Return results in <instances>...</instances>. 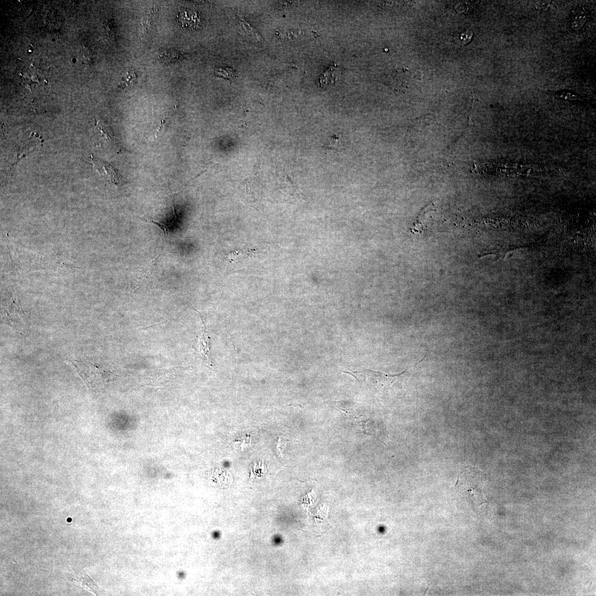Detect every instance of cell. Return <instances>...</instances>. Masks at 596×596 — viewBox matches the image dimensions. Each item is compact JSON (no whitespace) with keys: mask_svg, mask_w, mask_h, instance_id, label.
<instances>
[{"mask_svg":"<svg viewBox=\"0 0 596 596\" xmlns=\"http://www.w3.org/2000/svg\"><path fill=\"white\" fill-rule=\"evenodd\" d=\"M406 369L405 371L400 374L395 375H388L381 372L372 371H368V372L373 377L376 378L378 382L381 383L383 386L388 387H391L394 384L399 382L400 379L404 378L406 376L405 374L408 372V369Z\"/></svg>","mask_w":596,"mask_h":596,"instance_id":"7","label":"cell"},{"mask_svg":"<svg viewBox=\"0 0 596 596\" xmlns=\"http://www.w3.org/2000/svg\"><path fill=\"white\" fill-rule=\"evenodd\" d=\"M341 69L338 65H331L319 77V85L321 88H328L334 86L336 82L340 79Z\"/></svg>","mask_w":596,"mask_h":596,"instance_id":"6","label":"cell"},{"mask_svg":"<svg viewBox=\"0 0 596 596\" xmlns=\"http://www.w3.org/2000/svg\"><path fill=\"white\" fill-rule=\"evenodd\" d=\"M73 573L66 575L65 579L73 583L81 589H85L96 595L98 593V586L84 571H79L73 569Z\"/></svg>","mask_w":596,"mask_h":596,"instance_id":"4","label":"cell"},{"mask_svg":"<svg viewBox=\"0 0 596 596\" xmlns=\"http://www.w3.org/2000/svg\"><path fill=\"white\" fill-rule=\"evenodd\" d=\"M386 83L397 90H403L410 86L412 75L406 69H396L388 73L385 76Z\"/></svg>","mask_w":596,"mask_h":596,"instance_id":"2","label":"cell"},{"mask_svg":"<svg viewBox=\"0 0 596 596\" xmlns=\"http://www.w3.org/2000/svg\"><path fill=\"white\" fill-rule=\"evenodd\" d=\"M339 141L340 137L338 135H333L331 137L329 142L326 144L325 147L328 150H336L339 146Z\"/></svg>","mask_w":596,"mask_h":596,"instance_id":"15","label":"cell"},{"mask_svg":"<svg viewBox=\"0 0 596 596\" xmlns=\"http://www.w3.org/2000/svg\"><path fill=\"white\" fill-rule=\"evenodd\" d=\"M216 75L226 79L233 80L235 77V70L229 68H217L215 70Z\"/></svg>","mask_w":596,"mask_h":596,"instance_id":"14","label":"cell"},{"mask_svg":"<svg viewBox=\"0 0 596 596\" xmlns=\"http://www.w3.org/2000/svg\"><path fill=\"white\" fill-rule=\"evenodd\" d=\"M486 476L479 469L471 466L464 467L458 475L455 488L461 494L474 501H485L482 492Z\"/></svg>","mask_w":596,"mask_h":596,"instance_id":"1","label":"cell"},{"mask_svg":"<svg viewBox=\"0 0 596 596\" xmlns=\"http://www.w3.org/2000/svg\"><path fill=\"white\" fill-rule=\"evenodd\" d=\"M136 79V75L134 73L129 72L124 78L123 79L121 84V87L125 88L128 87L130 85H131L132 82Z\"/></svg>","mask_w":596,"mask_h":596,"instance_id":"16","label":"cell"},{"mask_svg":"<svg viewBox=\"0 0 596 596\" xmlns=\"http://www.w3.org/2000/svg\"><path fill=\"white\" fill-rule=\"evenodd\" d=\"M179 20L185 28H191L192 30L200 28L203 25L202 18L198 11L194 9H185L179 14Z\"/></svg>","mask_w":596,"mask_h":596,"instance_id":"5","label":"cell"},{"mask_svg":"<svg viewBox=\"0 0 596 596\" xmlns=\"http://www.w3.org/2000/svg\"><path fill=\"white\" fill-rule=\"evenodd\" d=\"M202 321V320H201ZM203 327V332L201 337L199 338L198 343V348L199 352L203 355V358L210 366L212 367V362L210 358V352L209 349V338L208 335L207 331H206V327L205 326L202 321Z\"/></svg>","mask_w":596,"mask_h":596,"instance_id":"9","label":"cell"},{"mask_svg":"<svg viewBox=\"0 0 596 596\" xmlns=\"http://www.w3.org/2000/svg\"><path fill=\"white\" fill-rule=\"evenodd\" d=\"M473 36V32L470 30H460L455 33L454 40L460 44L466 45L472 40Z\"/></svg>","mask_w":596,"mask_h":596,"instance_id":"13","label":"cell"},{"mask_svg":"<svg viewBox=\"0 0 596 596\" xmlns=\"http://www.w3.org/2000/svg\"><path fill=\"white\" fill-rule=\"evenodd\" d=\"M574 11V13L571 18V27L574 30L578 31L582 28L587 20V16L585 11L581 10V8Z\"/></svg>","mask_w":596,"mask_h":596,"instance_id":"12","label":"cell"},{"mask_svg":"<svg viewBox=\"0 0 596 596\" xmlns=\"http://www.w3.org/2000/svg\"><path fill=\"white\" fill-rule=\"evenodd\" d=\"M156 7L152 6L148 8L147 11L142 19L141 22L142 30L143 32H148L152 25L155 17Z\"/></svg>","mask_w":596,"mask_h":596,"instance_id":"11","label":"cell"},{"mask_svg":"<svg viewBox=\"0 0 596 596\" xmlns=\"http://www.w3.org/2000/svg\"><path fill=\"white\" fill-rule=\"evenodd\" d=\"M549 4V3L547 2H545H545H540L537 3V7L538 8H539L540 9H546L548 7Z\"/></svg>","mask_w":596,"mask_h":596,"instance_id":"17","label":"cell"},{"mask_svg":"<svg viewBox=\"0 0 596 596\" xmlns=\"http://www.w3.org/2000/svg\"><path fill=\"white\" fill-rule=\"evenodd\" d=\"M259 172V167L255 166L252 175L247 177L242 182L245 194L254 200L260 197L262 191V180Z\"/></svg>","mask_w":596,"mask_h":596,"instance_id":"3","label":"cell"},{"mask_svg":"<svg viewBox=\"0 0 596 596\" xmlns=\"http://www.w3.org/2000/svg\"><path fill=\"white\" fill-rule=\"evenodd\" d=\"M96 162L101 167V169H96L99 172V174L104 175V174L108 177L109 180L112 181L114 184L118 185V184L123 183V181L118 176L117 172L111 166H109L106 163L100 162L96 159Z\"/></svg>","mask_w":596,"mask_h":596,"instance_id":"10","label":"cell"},{"mask_svg":"<svg viewBox=\"0 0 596 596\" xmlns=\"http://www.w3.org/2000/svg\"><path fill=\"white\" fill-rule=\"evenodd\" d=\"M173 210H174V214H173L172 217L170 219V220L167 221V222H157L153 220L147 219L145 218H141V219L143 221H145L146 222L148 223H152L158 226V227L162 230L163 235H164L165 238H166L168 237V236H169V232H171L173 229L176 228H179V227H178L176 226V225H178L177 217L176 213L174 203L173 204Z\"/></svg>","mask_w":596,"mask_h":596,"instance_id":"8","label":"cell"}]
</instances>
